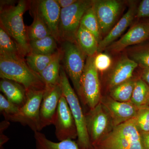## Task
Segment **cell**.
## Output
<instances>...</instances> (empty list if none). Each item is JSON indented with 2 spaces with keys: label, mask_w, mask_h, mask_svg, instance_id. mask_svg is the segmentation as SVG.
<instances>
[{
  "label": "cell",
  "mask_w": 149,
  "mask_h": 149,
  "mask_svg": "<svg viewBox=\"0 0 149 149\" xmlns=\"http://www.w3.org/2000/svg\"><path fill=\"white\" fill-rule=\"evenodd\" d=\"M95 56L88 57L86 59L78 94L91 109L95 108L100 103L101 97L98 71L94 64Z\"/></svg>",
  "instance_id": "7"
},
{
  "label": "cell",
  "mask_w": 149,
  "mask_h": 149,
  "mask_svg": "<svg viewBox=\"0 0 149 149\" xmlns=\"http://www.w3.org/2000/svg\"><path fill=\"white\" fill-rule=\"evenodd\" d=\"M105 105L115 126L134 118L139 109L130 102H118L112 98L107 100Z\"/></svg>",
  "instance_id": "16"
},
{
  "label": "cell",
  "mask_w": 149,
  "mask_h": 149,
  "mask_svg": "<svg viewBox=\"0 0 149 149\" xmlns=\"http://www.w3.org/2000/svg\"><path fill=\"white\" fill-rule=\"evenodd\" d=\"M140 133L149 132V106L146 104L139 108L134 118Z\"/></svg>",
  "instance_id": "31"
},
{
  "label": "cell",
  "mask_w": 149,
  "mask_h": 149,
  "mask_svg": "<svg viewBox=\"0 0 149 149\" xmlns=\"http://www.w3.org/2000/svg\"><path fill=\"white\" fill-rule=\"evenodd\" d=\"M111 59L107 54L99 53L94 57V64L98 71H105L111 65Z\"/></svg>",
  "instance_id": "32"
},
{
  "label": "cell",
  "mask_w": 149,
  "mask_h": 149,
  "mask_svg": "<svg viewBox=\"0 0 149 149\" xmlns=\"http://www.w3.org/2000/svg\"><path fill=\"white\" fill-rule=\"evenodd\" d=\"M149 38V30L146 23H139L133 26L119 40L107 48L113 53L119 52L132 45L140 44Z\"/></svg>",
  "instance_id": "14"
},
{
  "label": "cell",
  "mask_w": 149,
  "mask_h": 149,
  "mask_svg": "<svg viewBox=\"0 0 149 149\" xmlns=\"http://www.w3.org/2000/svg\"><path fill=\"white\" fill-rule=\"evenodd\" d=\"M76 43L85 55H95L98 52L99 42L93 34L80 25L76 36Z\"/></svg>",
  "instance_id": "20"
},
{
  "label": "cell",
  "mask_w": 149,
  "mask_h": 149,
  "mask_svg": "<svg viewBox=\"0 0 149 149\" xmlns=\"http://www.w3.org/2000/svg\"><path fill=\"white\" fill-rule=\"evenodd\" d=\"M60 84L63 95L66 99L77 127L78 144L80 149H92L87 130L85 116L83 113L79 99L71 87L63 66L60 70Z\"/></svg>",
  "instance_id": "4"
},
{
  "label": "cell",
  "mask_w": 149,
  "mask_h": 149,
  "mask_svg": "<svg viewBox=\"0 0 149 149\" xmlns=\"http://www.w3.org/2000/svg\"><path fill=\"white\" fill-rule=\"evenodd\" d=\"M53 54L40 55L29 53L26 56L25 61L28 66L32 70L40 74L49 64L55 58L59 52Z\"/></svg>",
  "instance_id": "25"
},
{
  "label": "cell",
  "mask_w": 149,
  "mask_h": 149,
  "mask_svg": "<svg viewBox=\"0 0 149 149\" xmlns=\"http://www.w3.org/2000/svg\"><path fill=\"white\" fill-rule=\"evenodd\" d=\"M95 149H143L141 134L134 118L116 125Z\"/></svg>",
  "instance_id": "3"
},
{
  "label": "cell",
  "mask_w": 149,
  "mask_h": 149,
  "mask_svg": "<svg viewBox=\"0 0 149 149\" xmlns=\"http://www.w3.org/2000/svg\"><path fill=\"white\" fill-rule=\"evenodd\" d=\"M62 95L60 83L45 87L40 107L39 131L54 125L59 102Z\"/></svg>",
  "instance_id": "11"
},
{
  "label": "cell",
  "mask_w": 149,
  "mask_h": 149,
  "mask_svg": "<svg viewBox=\"0 0 149 149\" xmlns=\"http://www.w3.org/2000/svg\"><path fill=\"white\" fill-rule=\"evenodd\" d=\"M87 130L91 145L97 143L106 130L109 118L101 104L99 103L85 116Z\"/></svg>",
  "instance_id": "12"
},
{
  "label": "cell",
  "mask_w": 149,
  "mask_h": 149,
  "mask_svg": "<svg viewBox=\"0 0 149 149\" xmlns=\"http://www.w3.org/2000/svg\"><path fill=\"white\" fill-rule=\"evenodd\" d=\"M33 22L30 26L26 27L27 38L29 42L40 40L52 35L50 30L40 14L35 7H33Z\"/></svg>",
  "instance_id": "22"
},
{
  "label": "cell",
  "mask_w": 149,
  "mask_h": 149,
  "mask_svg": "<svg viewBox=\"0 0 149 149\" xmlns=\"http://www.w3.org/2000/svg\"><path fill=\"white\" fill-rule=\"evenodd\" d=\"M92 6L97 18L101 34L107 35L114 26L122 9L123 3L117 0H94Z\"/></svg>",
  "instance_id": "10"
},
{
  "label": "cell",
  "mask_w": 149,
  "mask_h": 149,
  "mask_svg": "<svg viewBox=\"0 0 149 149\" xmlns=\"http://www.w3.org/2000/svg\"><path fill=\"white\" fill-rule=\"evenodd\" d=\"M141 78L148 84L149 87V68L143 69Z\"/></svg>",
  "instance_id": "36"
},
{
  "label": "cell",
  "mask_w": 149,
  "mask_h": 149,
  "mask_svg": "<svg viewBox=\"0 0 149 149\" xmlns=\"http://www.w3.org/2000/svg\"><path fill=\"white\" fill-rule=\"evenodd\" d=\"M136 17L138 18H149V0H143L137 9Z\"/></svg>",
  "instance_id": "33"
},
{
  "label": "cell",
  "mask_w": 149,
  "mask_h": 149,
  "mask_svg": "<svg viewBox=\"0 0 149 149\" xmlns=\"http://www.w3.org/2000/svg\"><path fill=\"white\" fill-rule=\"evenodd\" d=\"M146 24H147V26H148V28L149 30V22H146Z\"/></svg>",
  "instance_id": "38"
},
{
  "label": "cell",
  "mask_w": 149,
  "mask_h": 149,
  "mask_svg": "<svg viewBox=\"0 0 149 149\" xmlns=\"http://www.w3.org/2000/svg\"><path fill=\"white\" fill-rule=\"evenodd\" d=\"M146 104L148 105L149 106V97L148 99V101H147Z\"/></svg>",
  "instance_id": "37"
},
{
  "label": "cell",
  "mask_w": 149,
  "mask_h": 149,
  "mask_svg": "<svg viewBox=\"0 0 149 149\" xmlns=\"http://www.w3.org/2000/svg\"><path fill=\"white\" fill-rule=\"evenodd\" d=\"M34 7L42 17L51 31L52 35L58 43H61L59 35V23L61 8L56 0H42L37 2Z\"/></svg>",
  "instance_id": "13"
},
{
  "label": "cell",
  "mask_w": 149,
  "mask_h": 149,
  "mask_svg": "<svg viewBox=\"0 0 149 149\" xmlns=\"http://www.w3.org/2000/svg\"><path fill=\"white\" fill-rule=\"evenodd\" d=\"M137 9L135 5L132 4L130 6L126 13L105 37L99 42L98 52L101 53L107 49L126 30L136 17Z\"/></svg>",
  "instance_id": "15"
},
{
  "label": "cell",
  "mask_w": 149,
  "mask_h": 149,
  "mask_svg": "<svg viewBox=\"0 0 149 149\" xmlns=\"http://www.w3.org/2000/svg\"><path fill=\"white\" fill-rule=\"evenodd\" d=\"M20 107L8 100L2 94H0V111L8 121H12L17 115Z\"/></svg>",
  "instance_id": "29"
},
{
  "label": "cell",
  "mask_w": 149,
  "mask_h": 149,
  "mask_svg": "<svg viewBox=\"0 0 149 149\" xmlns=\"http://www.w3.org/2000/svg\"><path fill=\"white\" fill-rule=\"evenodd\" d=\"M141 141L143 149H149V132L141 133Z\"/></svg>",
  "instance_id": "34"
},
{
  "label": "cell",
  "mask_w": 149,
  "mask_h": 149,
  "mask_svg": "<svg viewBox=\"0 0 149 149\" xmlns=\"http://www.w3.org/2000/svg\"><path fill=\"white\" fill-rule=\"evenodd\" d=\"M93 5V1L78 0L70 6L61 9L59 35L61 42H76V34L82 18Z\"/></svg>",
  "instance_id": "5"
},
{
  "label": "cell",
  "mask_w": 149,
  "mask_h": 149,
  "mask_svg": "<svg viewBox=\"0 0 149 149\" xmlns=\"http://www.w3.org/2000/svg\"><path fill=\"white\" fill-rule=\"evenodd\" d=\"M149 97V87L141 78L136 80L130 102L139 108L147 104Z\"/></svg>",
  "instance_id": "27"
},
{
  "label": "cell",
  "mask_w": 149,
  "mask_h": 149,
  "mask_svg": "<svg viewBox=\"0 0 149 149\" xmlns=\"http://www.w3.org/2000/svg\"><path fill=\"white\" fill-rule=\"evenodd\" d=\"M27 8V2L19 1L14 5L1 7V27L12 38L26 56L30 53L27 29L23 21V14Z\"/></svg>",
  "instance_id": "1"
},
{
  "label": "cell",
  "mask_w": 149,
  "mask_h": 149,
  "mask_svg": "<svg viewBox=\"0 0 149 149\" xmlns=\"http://www.w3.org/2000/svg\"><path fill=\"white\" fill-rule=\"evenodd\" d=\"M61 43L63 68L79 94L80 80L85 68V54L76 42L65 41Z\"/></svg>",
  "instance_id": "6"
},
{
  "label": "cell",
  "mask_w": 149,
  "mask_h": 149,
  "mask_svg": "<svg viewBox=\"0 0 149 149\" xmlns=\"http://www.w3.org/2000/svg\"><path fill=\"white\" fill-rule=\"evenodd\" d=\"M0 57L25 60L17 44L1 27H0Z\"/></svg>",
  "instance_id": "19"
},
{
  "label": "cell",
  "mask_w": 149,
  "mask_h": 149,
  "mask_svg": "<svg viewBox=\"0 0 149 149\" xmlns=\"http://www.w3.org/2000/svg\"><path fill=\"white\" fill-rule=\"evenodd\" d=\"M0 149H4L3 148V146L0 147Z\"/></svg>",
  "instance_id": "39"
},
{
  "label": "cell",
  "mask_w": 149,
  "mask_h": 149,
  "mask_svg": "<svg viewBox=\"0 0 149 149\" xmlns=\"http://www.w3.org/2000/svg\"><path fill=\"white\" fill-rule=\"evenodd\" d=\"M54 125L59 141L72 140L77 137V127L65 98L62 95L59 102Z\"/></svg>",
  "instance_id": "9"
},
{
  "label": "cell",
  "mask_w": 149,
  "mask_h": 149,
  "mask_svg": "<svg viewBox=\"0 0 149 149\" xmlns=\"http://www.w3.org/2000/svg\"><path fill=\"white\" fill-rule=\"evenodd\" d=\"M35 149H80L78 144L72 140L56 143L50 141L40 131L34 132Z\"/></svg>",
  "instance_id": "21"
},
{
  "label": "cell",
  "mask_w": 149,
  "mask_h": 149,
  "mask_svg": "<svg viewBox=\"0 0 149 149\" xmlns=\"http://www.w3.org/2000/svg\"><path fill=\"white\" fill-rule=\"evenodd\" d=\"M0 77L23 85L26 93L45 90V85L40 74L29 68L25 60L0 57Z\"/></svg>",
  "instance_id": "2"
},
{
  "label": "cell",
  "mask_w": 149,
  "mask_h": 149,
  "mask_svg": "<svg viewBox=\"0 0 149 149\" xmlns=\"http://www.w3.org/2000/svg\"><path fill=\"white\" fill-rule=\"evenodd\" d=\"M0 90L8 100L22 107L27 100V93L23 85L15 81L1 78L0 81Z\"/></svg>",
  "instance_id": "18"
},
{
  "label": "cell",
  "mask_w": 149,
  "mask_h": 149,
  "mask_svg": "<svg viewBox=\"0 0 149 149\" xmlns=\"http://www.w3.org/2000/svg\"><path fill=\"white\" fill-rule=\"evenodd\" d=\"M80 25H82L93 34L99 43L101 41V32L98 21L93 6L84 14Z\"/></svg>",
  "instance_id": "28"
},
{
  "label": "cell",
  "mask_w": 149,
  "mask_h": 149,
  "mask_svg": "<svg viewBox=\"0 0 149 149\" xmlns=\"http://www.w3.org/2000/svg\"><path fill=\"white\" fill-rule=\"evenodd\" d=\"M136 80L131 78L110 89L111 98L118 102H130Z\"/></svg>",
  "instance_id": "26"
},
{
  "label": "cell",
  "mask_w": 149,
  "mask_h": 149,
  "mask_svg": "<svg viewBox=\"0 0 149 149\" xmlns=\"http://www.w3.org/2000/svg\"><path fill=\"white\" fill-rule=\"evenodd\" d=\"M58 4L61 8H64L68 7L77 1V0H56Z\"/></svg>",
  "instance_id": "35"
},
{
  "label": "cell",
  "mask_w": 149,
  "mask_h": 149,
  "mask_svg": "<svg viewBox=\"0 0 149 149\" xmlns=\"http://www.w3.org/2000/svg\"><path fill=\"white\" fill-rule=\"evenodd\" d=\"M57 42L52 35L40 40L29 41L30 53L45 55L53 54L59 50Z\"/></svg>",
  "instance_id": "24"
},
{
  "label": "cell",
  "mask_w": 149,
  "mask_h": 149,
  "mask_svg": "<svg viewBox=\"0 0 149 149\" xmlns=\"http://www.w3.org/2000/svg\"><path fill=\"white\" fill-rule=\"evenodd\" d=\"M129 57L143 69L149 68V45L141 46L130 52Z\"/></svg>",
  "instance_id": "30"
},
{
  "label": "cell",
  "mask_w": 149,
  "mask_h": 149,
  "mask_svg": "<svg viewBox=\"0 0 149 149\" xmlns=\"http://www.w3.org/2000/svg\"><path fill=\"white\" fill-rule=\"evenodd\" d=\"M45 90L27 93V100L20 108L19 113L12 122H18L29 126L34 132L39 131L40 107Z\"/></svg>",
  "instance_id": "8"
},
{
  "label": "cell",
  "mask_w": 149,
  "mask_h": 149,
  "mask_svg": "<svg viewBox=\"0 0 149 149\" xmlns=\"http://www.w3.org/2000/svg\"><path fill=\"white\" fill-rule=\"evenodd\" d=\"M138 66L130 58L126 56L121 58L111 73L109 80L110 89L131 79L134 70Z\"/></svg>",
  "instance_id": "17"
},
{
  "label": "cell",
  "mask_w": 149,
  "mask_h": 149,
  "mask_svg": "<svg viewBox=\"0 0 149 149\" xmlns=\"http://www.w3.org/2000/svg\"><path fill=\"white\" fill-rule=\"evenodd\" d=\"M62 58V53L61 50L60 49L55 58L40 73L45 87L54 86L59 83Z\"/></svg>",
  "instance_id": "23"
}]
</instances>
